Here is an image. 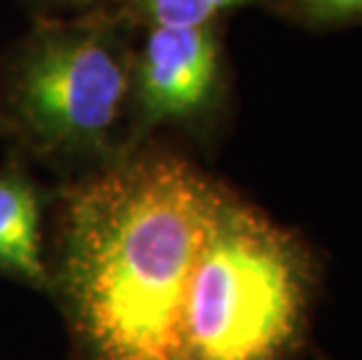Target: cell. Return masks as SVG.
<instances>
[{"label": "cell", "mask_w": 362, "mask_h": 360, "mask_svg": "<svg viewBox=\"0 0 362 360\" xmlns=\"http://www.w3.org/2000/svg\"><path fill=\"white\" fill-rule=\"evenodd\" d=\"M131 59L110 21L42 24L14 59L5 117L37 155L112 159V134L131 94Z\"/></svg>", "instance_id": "3957f363"}, {"label": "cell", "mask_w": 362, "mask_h": 360, "mask_svg": "<svg viewBox=\"0 0 362 360\" xmlns=\"http://www.w3.org/2000/svg\"><path fill=\"white\" fill-rule=\"evenodd\" d=\"M54 3H59V5H73V7H82V5L94 3V0H54Z\"/></svg>", "instance_id": "ba28073f"}, {"label": "cell", "mask_w": 362, "mask_h": 360, "mask_svg": "<svg viewBox=\"0 0 362 360\" xmlns=\"http://www.w3.org/2000/svg\"><path fill=\"white\" fill-rule=\"evenodd\" d=\"M250 0H127L131 19L150 26H204Z\"/></svg>", "instance_id": "8992f818"}, {"label": "cell", "mask_w": 362, "mask_h": 360, "mask_svg": "<svg viewBox=\"0 0 362 360\" xmlns=\"http://www.w3.org/2000/svg\"><path fill=\"white\" fill-rule=\"evenodd\" d=\"M220 185L171 152H127L66 190L52 293L84 360H178L180 313Z\"/></svg>", "instance_id": "6da1fadb"}, {"label": "cell", "mask_w": 362, "mask_h": 360, "mask_svg": "<svg viewBox=\"0 0 362 360\" xmlns=\"http://www.w3.org/2000/svg\"><path fill=\"white\" fill-rule=\"evenodd\" d=\"M220 40L213 24L150 26L131 59V94L141 132L204 117L220 91Z\"/></svg>", "instance_id": "277c9868"}, {"label": "cell", "mask_w": 362, "mask_h": 360, "mask_svg": "<svg viewBox=\"0 0 362 360\" xmlns=\"http://www.w3.org/2000/svg\"><path fill=\"white\" fill-rule=\"evenodd\" d=\"M304 17L320 24L362 19V0H295Z\"/></svg>", "instance_id": "52a82bcc"}, {"label": "cell", "mask_w": 362, "mask_h": 360, "mask_svg": "<svg viewBox=\"0 0 362 360\" xmlns=\"http://www.w3.org/2000/svg\"><path fill=\"white\" fill-rule=\"evenodd\" d=\"M311 290L302 241L225 190L185 295L178 360L292 358Z\"/></svg>", "instance_id": "7a4b0ae2"}, {"label": "cell", "mask_w": 362, "mask_h": 360, "mask_svg": "<svg viewBox=\"0 0 362 360\" xmlns=\"http://www.w3.org/2000/svg\"><path fill=\"white\" fill-rule=\"evenodd\" d=\"M0 274L37 290H52L42 255L40 197L17 166L0 168Z\"/></svg>", "instance_id": "5b68a950"}]
</instances>
